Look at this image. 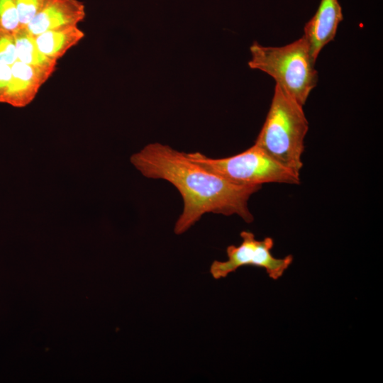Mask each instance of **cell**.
I'll use <instances>...</instances> for the list:
<instances>
[{
    "instance_id": "1",
    "label": "cell",
    "mask_w": 383,
    "mask_h": 383,
    "mask_svg": "<svg viewBox=\"0 0 383 383\" xmlns=\"http://www.w3.org/2000/svg\"><path fill=\"white\" fill-rule=\"evenodd\" d=\"M131 162L143 176L166 180L181 194L183 211L174 228L177 235L186 232L206 213L236 214L246 223L254 220L248 203L262 185L230 182L189 160L186 152L159 143L145 146L131 157Z\"/></svg>"
},
{
    "instance_id": "9",
    "label": "cell",
    "mask_w": 383,
    "mask_h": 383,
    "mask_svg": "<svg viewBox=\"0 0 383 383\" xmlns=\"http://www.w3.org/2000/svg\"><path fill=\"white\" fill-rule=\"evenodd\" d=\"M78 26L47 30L33 35L39 50L48 57L57 61L84 37Z\"/></svg>"
},
{
    "instance_id": "5",
    "label": "cell",
    "mask_w": 383,
    "mask_h": 383,
    "mask_svg": "<svg viewBox=\"0 0 383 383\" xmlns=\"http://www.w3.org/2000/svg\"><path fill=\"white\" fill-rule=\"evenodd\" d=\"M241 243L238 245H229L226 248L228 260H215L210 267V273L216 279L227 277L240 267L251 265L265 270L272 279H278L293 261L292 255L284 258L274 257L271 250L274 246V240L270 237L262 240L255 238L250 231L240 233Z\"/></svg>"
},
{
    "instance_id": "14",
    "label": "cell",
    "mask_w": 383,
    "mask_h": 383,
    "mask_svg": "<svg viewBox=\"0 0 383 383\" xmlns=\"http://www.w3.org/2000/svg\"><path fill=\"white\" fill-rule=\"evenodd\" d=\"M11 75V66L0 62V103H3L4 94Z\"/></svg>"
},
{
    "instance_id": "11",
    "label": "cell",
    "mask_w": 383,
    "mask_h": 383,
    "mask_svg": "<svg viewBox=\"0 0 383 383\" xmlns=\"http://www.w3.org/2000/svg\"><path fill=\"white\" fill-rule=\"evenodd\" d=\"M21 27L15 1L0 0V29L13 33Z\"/></svg>"
},
{
    "instance_id": "10",
    "label": "cell",
    "mask_w": 383,
    "mask_h": 383,
    "mask_svg": "<svg viewBox=\"0 0 383 383\" xmlns=\"http://www.w3.org/2000/svg\"><path fill=\"white\" fill-rule=\"evenodd\" d=\"M17 60L41 70L52 75L56 70L57 61L43 55L38 48L34 36L24 27L13 33Z\"/></svg>"
},
{
    "instance_id": "3",
    "label": "cell",
    "mask_w": 383,
    "mask_h": 383,
    "mask_svg": "<svg viewBox=\"0 0 383 383\" xmlns=\"http://www.w3.org/2000/svg\"><path fill=\"white\" fill-rule=\"evenodd\" d=\"M250 51V68L267 73L299 104H305L317 84L318 72L316 60L304 35L282 47L263 46L254 42Z\"/></svg>"
},
{
    "instance_id": "2",
    "label": "cell",
    "mask_w": 383,
    "mask_h": 383,
    "mask_svg": "<svg viewBox=\"0 0 383 383\" xmlns=\"http://www.w3.org/2000/svg\"><path fill=\"white\" fill-rule=\"evenodd\" d=\"M308 129L303 106L276 84L270 109L255 144L300 174Z\"/></svg>"
},
{
    "instance_id": "8",
    "label": "cell",
    "mask_w": 383,
    "mask_h": 383,
    "mask_svg": "<svg viewBox=\"0 0 383 383\" xmlns=\"http://www.w3.org/2000/svg\"><path fill=\"white\" fill-rule=\"evenodd\" d=\"M11 75L3 103L24 107L35 97L40 87L51 76L34 67L16 60L11 66Z\"/></svg>"
},
{
    "instance_id": "6",
    "label": "cell",
    "mask_w": 383,
    "mask_h": 383,
    "mask_svg": "<svg viewBox=\"0 0 383 383\" xmlns=\"http://www.w3.org/2000/svg\"><path fill=\"white\" fill-rule=\"evenodd\" d=\"M85 16V6L81 1L45 0L41 9L24 28L35 36L47 30L78 26Z\"/></svg>"
},
{
    "instance_id": "13",
    "label": "cell",
    "mask_w": 383,
    "mask_h": 383,
    "mask_svg": "<svg viewBox=\"0 0 383 383\" xmlns=\"http://www.w3.org/2000/svg\"><path fill=\"white\" fill-rule=\"evenodd\" d=\"M17 60L12 33L0 29V62L11 66Z\"/></svg>"
},
{
    "instance_id": "4",
    "label": "cell",
    "mask_w": 383,
    "mask_h": 383,
    "mask_svg": "<svg viewBox=\"0 0 383 383\" xmlns=\"http://www.w3.org/2000/svg\"><path fill=\"white\" fill-rule=\"evenodd\" d=\"M186 155L206 170L235 184H299L301 182L300 174L277 162L255 144L240 153L223 158L209 157L199 152Z\"/></svg>"
},
{
    "instance_id": "7",
    "label": "cell",
    "mask_w": 383,
    "mask_h": 383,
    "mask_svg": "<svg viewBox=\"0 0 383 383\" xmlns=\"http://www.w3.org/2000/svg\"><path fill=\"white\" fill-rule=\"evenodd\" d=\"M342 8L338 0H321L314 16L306 23L304 36L309 43L316 60L323 47L332 41L339 23L343 21Z\"/></svg>"
},
{
    "instance_id": "12",
    "label": "cell",
    "mask_w": 383,
    "mask_h": 383,
    "mask_svg": "<svg viewBox=\"0 0 383 383\" xmlns=\"http://www.w3.org/2000/svg\"><path fill=\"white\" fill-rule=\"evenodd\" d=\"M21 27H26L43 7L45 0H14Z\"/></svg>"
}]
</instances>
